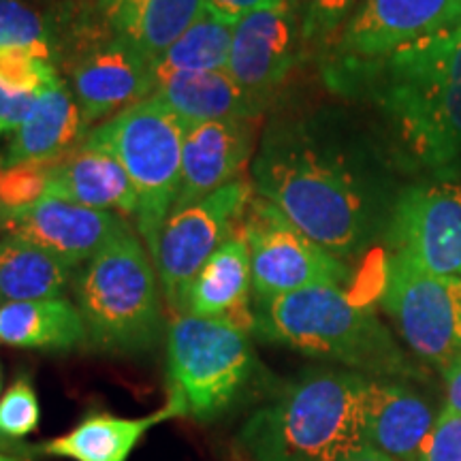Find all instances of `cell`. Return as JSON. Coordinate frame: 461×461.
<instances>
[{"mask_svg": "<svg viewBox=\"0 0 461 461\" xmlns=\"http://www.w3.org/2000/svg\"><path fill=\"white\" fill-rule=\"evenodd\" d=\"M250 182L258 197L342 261L387 235L403 188L389 154L339 112L274 118L250 163Z\"/></svg>", "mask_w": 461, "mask_h": 461, "instance_id": "cell-1", "label": "cell"}, {"mask_svg": "<svg viewBox=\"0 0 461 461\" xmlns=\"http://www.w3.org/2000/svg\"><path fill=\"white\" fill-rule=\"evenodd\" d=\"M333 90L367 96L408 157L436 173L461 163V22L367 65L325 71Z\"/></svg>", "mask_w": 461, "mask_h": 461, "instance_id": "cell-2", "label": "cell"}, {"mask_svg": "<svg viewBox=\"0 0 461 461\" xmlns=\"http://www.w3.org/2000/svg\"><path fill=\"white\" fill-rule=\"evenodd\" d=\"M367 378L305 372L246 419L238 445L250 461H348L367 447Z\"/></svg>", "mask_w": 461, "mask_h": 461, "instance_id": "cell-3", "label": "cell"}, {"mask_svg": "<svg viewBox=\"0 0 461 461\" xmlns=\"http://www.w3.org/2000/svg\"><path fill=\"white\" fill-rule=\"evenodd\" d=\"M252 312V333L267 342L338 361L370 378L417 376L387 327L342 286H310L257 299Z\"/></svg>", "mask_w": 461, "mask_h": 461, "instance_id": "cell-4", "label": "cell"}, {"mask_svg": "<svg viewBox=\"0 0 461 461\" xmlns=\"http://www.w3.org/2000/svg\"><path fill=\"white\" fill-rule=\"evenodd\" d=\"M86 344L107 355H141L165 333L163 291L146 244L135 230L105 244L73 280Z\"/></svg>", "mask_w": 461, "mask_h": 461, "instance_id": "cell-5", "label": "cell"}, {"mask_svg": "<svg viewBox=\"0 0 461 461\" xmlns=\"http://www.w3.org/2000/svg\"><path fill=\"white\" fill-rule=\"evenodd\" d=\"M258 367L248 331L227 321L180 314L167 327V403L177 417L212 423L235 411Z\"/></svg>", "mask_w": 461, "mask_h": 461, "instance_id": "cell-6", "label": "cell"}, {"mask_svg": "<svg viewBox=\"0 0 461 461\" xmlns=\"http://www.w3.org/2000/svg\"><path fill=\"white\" fill-rule=\"evenodd\" d=\"M186 124L157 99H143L92 129L82 146L112 154L137 190L135 224L149 257L158 250L182 176Z\"/></svg>", "mask_w": 461, "mask_h": 461, "instance_id": "cell-7", "label": "cell"}, {"mask_svg": "<svg viewBox=\"0 0 461 461\" xmlns=\"http://www.w3.org/2000/svg\"><path fill=\"white\" fill-rule=\"evenodd\" d=\"M383 308L419 359L445 374L461 357V276L429 274L391 255Z\"/></svg>", "mask_w": 461, "mask_h": 461, "instance_id": "cell-8", "label": "cell"}, {"mask_svg": "<svg viewBox=\"0 0 461 461\" xmlns=\"http://www.w3.org/2000/svg\"><path fill=\"white\" fill-rule=\"evenodd\" d=\"M235 233L244 238L250 252L252 291L257 299L310 286H342L350 276L342 258L310 240L278 207L257 193Z\"/></svg>", "mask_w": 461, "mask_h": 461, "instance_id": "cell-9", "label": "cell"}, {"mask_svg": "<svg viewBox=\"0 0 461 461\" xmlns=\"http://www.w3.org/2000/svg\"><path fill=\"white\" fill-rule=\"evenodd\" d=\"M252 197V182L240 177L167 218L152 261L165 302L176 316L186 314L194 278L207 258L235 233Z\"/></svg>", "mask_w": 461, "mask_h": 461, "instance_id": "cell-10", "label": "cell"}, {"mask_svg": "<svg viewBox=\"0 0 461 461\" xmlns=\"http://www.w3.org/2000/svg\"><path fill=\"white\" fill-rule=\"evenodd\" d=\"M384 240L393 255L436 276H461V169L403 186Z\"/></svg>", "mask_w": 461, "mask_h": 461, "instance_id": "cell-11", "label": "cell"}, {"mask_svg": "<svg viewBox=\"0 0 461 461\" xmlns=\"http://www.w3.org/2000/svg\"><path fill=\"white\" fill-rule=\"evenodd\" d=\"M60 65L67 68L68 88L90 126L152 96V60L112 37L107 28H95L71 39Z\"/></svg>", "mask_w": 461, "mask_h": 461, "instance_id": "cell-12", "label": "cell"}, {"mask_svg": "<svg viewBox=\"0 0 461 461\" xmlns=\"http://www.w3.org/2000/svg\"><path fill=\"white\" fill-rule=\"evenodd\" d=\"M459 22L461 0H361L327 51L325 71L367 65Z\"/></svg>", "mask_w": 461, "mask_h": 461, "instance_id": "cell-13", "label": "cell"}, {"mask_svg": "<svg viewBox=\"0 0 461 461\" xmlns=\"http://www.w3.org/2000/svg\"><path fill=\"white\" fill-rule=\"evenodd\" d=\"M303 45L288 3L255 11L233 26L227 71L263 109L302 60Z\"/></svg>", "mask_w": 461, "mask_h": 461, "instance_id": "cell-14", "label": "cell"}, {"mask_svg": "<svg viewBox=\"0 0 461 461\" xmlns=\"http://www.w3.org/2000/svg\"><path fill=\"white\" fill-rule=\"evenodd\" d=\"M129 229V221L113 212L90 210L45 194L15 212L7 224V233L31 240L73 267L88 263L103 246Z\"/></svg>", "mask_w": 461, "mask_h": 461, "instance_id": "cell-15", "label": "cell"}, {"mask_svg": "<svg viewBox=\"0 0 461 461\" xmlns=\"http://www.w3.org/2000/svg\"><path fill=\"white\" fill-rule=\"evenodd\" d=\"M257 154V120H214L186 124L182 176L173 210L240 180Z\"/></svg>", "mask_w": 461, "mask_h": 461, "instance_id": "cell-16", "label": "cell"}, {"mask_svg": "<svg viewBox=\"0 0 461 461\" xmlns=\"http://www.w3.org/2000/svg\"><path fill=\"white\" fill-rule=\"evenodd\" d=\"M75 95L62 79L39 95L31 115L14 132L3 165H54L82 146L90 132Z\"/></svg>", "mask_w": 461, "mask_h": 461, "instance_id": "cell-17", "label": "cell"}, {"mask_svg": "<svg viewBox=\"0 0 461 461\" xmlns=\"http://www.w3.org/2000/svg\"><path fill=\"white\" fill-rule=\"evenodd\" d=\"M436 414L419 393L391 378H367V447L397 461H417Z\"/></svg>", "mask_w": 461, "mask_h": 461, "instance_id": "cell-18", "label": "cell"}, {"mask_svg": "<svg viewBox=\"0 0 461 461\" xmlns=\"http://www.w3.org/2000/svg\"><path fill=\"white\" fill-rule=\"evenodd\" d=\"M45 197L105 210L120 216H135L140 199L129 173L112 154L79 146L58 163L50 165Z\"/></svg>", "mask_w": 461, "mask_h": 461, "instance_id": "cell-19", "label": "cell"}, {"mask_svg": "<svg viewBox=\"0 0 461 461\" xmlns=\"http://www.w3.org/2000/svg\"><path fill=\"white\" fill-rule=\"evenodd\" d=\"M252 269L244 238L233 233L207 258L188 291L186 314L221 319L250 333L255 312L250 308Z\"/></svg>", "mask_w": 461, "mask_h": 461, "instance_id": "cell-20", "label": "cell"}, {"mask_svg": "<svg viewBox=\"0 0 461 461\" xmlns=\"http://www.w3.org/2000/svg\"><path fill=\"white\" fill-rule=\"evenodd\" d=\"M203 11V0H103L101 20L112 37L154 62Z\"/></svg>", "mask_w": 461, "mask_h": 461, "instance_id": "cell-21", "label": "cell"}, {"mask_svg": "<svg viewBox=\"0 0 461 461\" xmlns=\"http://www.w3.org/2000/svg\"><path fill=\"white\" fill-rule=\"evenodd\" d=\"M152 99L169 107L184 124L258 120L265 112L240 88L229 71L169 75L154 84Z\"/></svg>", "mask_w": 461, "mask_h": 461, "instance_id": "cell-22", "label": "cell"}, {"mask_svg": "<svg viewBox=\"0 0 461 461\" xmlns=\"http://www.w3.org/2000/svg\"><path fill=\"white\" fill-rule=\"evenodd\" d=\"M177 414L169 403L148 417L126 419L107 412H92L65 436L45 442L39 451L50 457L71 461H129L131 453L149 429Z\"/></svg>", "mask_w": 461, "mask_h": 461, "instance_id": "cell-23", "label": "cell"}, {"mask_svg": "<svg viewBox=\"0 0 461 461\" xmlns=\"http://www.w3.org/2000/svg\"><path fill=\"white\" fill-rule=\"evenodd\" d=\"M84 342L82 312L65 295L0 305V344L65 353Z\"/></svg>", "mask_w": 461, "mask_h": 461, "instance_id": "cell-24", "label": "cell"}, {"mask_svg": "<svg viewBox=\"0 0 461 461\" xmlns=\"http://www.w3.org/2000/svg\"><path fill=\"white\" fill-rule=\"evenodd\" d=\"M73 269L31 240L5 235L0 240V305L62 297Z\"/></svg>", "mask_w": 461, "mask_h": 461, "instance_id": "cell-25", "label": "cell"}, {"mask_svg": "<svg viewBox=\"0 0 461 461\" xmlns=\"http://www.w3.org/2000/svg\"><path fill=\"white\" fill-rule=\"evenodd\" d=\"M230 41L233 26L203 11L199 20L152 62L154 84L176 73L227 71Z\"/></svg>", "mask_w": 461, "mask_h": 461, "instance_id": "cell-26", "label": "cell"}, {"mask_svg": "<svg viewBox=\"0 0 461 461\" xmlns=\"http://www.w3.org/2000/svg\"><path fill=\"white\" fill-rule=\"evenodd\" d=\"M0 50H28L58 67L62 41L54 15L26 0H0Z\"/></svg>", "mask_w": 461, "mask_h": 461, "instance_id": "cell-27", "label": "cell"}, {"mask_svg": "<svg viewBox=\"0 0 461 461\" xmlns=\"http://www.w3.org/2000/svg\"><path fill=\"white\" fill-rule=\"evenodd\" d=\"M295 15L303 51L327 54L353 15L357 0H286Z\"/></svg>", "mask_w": 461, "mask_h": 461, "instance_id": "cell-28", "label": "cell"}, {"mask_svg": "<svg viewBox=\"0 0 461 461\" xmlns=\"http://www.w3.org/2000/svg\"><path fill=\"white\" fill-rule=\"evenodd\" d=\"M62 82L51 60L28 50H0V84L14 92L41 95Z\"/></svg>", "mask_w": 461, "mask_h": 461, "instance_id": "cell-29", "label": "cell"}, {"mask_svg": "<svg viewBox=\"0 0 461 461\" xmlns=\"http://www.w3.org/2000/svg\"><path fill=\"white\" fill-rule=\"evenodd\" d=\"M41 408L31 378L20 376L0 400V434L26 438L39 428Z\"/></svg>", "mask_w": 461, "mask_h": 461, "instance_id": "cell-30", "label": "cell"}, {"mask_svg": "<svg viewBox=\"0 0 461 461\" xmlns=\"http://www.w3.org/2000/svg\"><path fill=\"white\" fill-rule=\"evenodd\" d=\"M50 165H3L0 163V199L15 212L32 205L48 188Z\"/></svg>", "mask_w": 461, "mask_h": 461, "instance_id": "cell-31", "label": "cell"}, {"mask_svg": "<svg viewBox=\"0 0 461 461\" xmlns=\"http://www.w3.org/2000/svg\"><path fill=\"white\" fill-rule=\"evenodd\" d=\"M417 461H461V412L445 408L438 414Z\"/></svg>", "mask_w": 461, "mask_h": 461, "instance_id": "cell-32", "label": "cell"}, {"mask_svg": "<svg viewBox=\"0 0 461 461\" xmlns=\"http://www.w3.org/2000/svg\"><path fill=\"white\" fill-rule=\"evenodd\" d=\"M39 95L14 92L0 84V137L15 132L37 105Z\"/></svg>", "mask_w": 461, "mask_h": 461, "instance_id": "cell-33", "label": "cell"}, {"mask_svg": "<svg viewBox=\"0 0 461 461\" xmlns=\"http://www.w3.org/2000/svg\"><path fill=\"white\" fill-rule=\"evenodd\" d=\"M203 3L207 14L235 26L241 17L255 14V11L280 7L286 0H203Z\"/></svg>", "mask_w": 461, "mask_h": 461, "instance_id": "cell-34", "label": "cell"}, {"mask_svg": "<svg viewBox=\"0 0 461 461\" xmlns=\"http://www.w3.org/2000/svg\"><path fill=\"white\" fill-rule=\"evenodd\" d=\"M447 406L448 411L461 412V357L445 372Z\"/></svg>", "mask_w": 461, "mask_h": 461, "instance_id": "cell-35", "label": "cell"}, {"mask_svg": "<svg viewBox=\"0 0 461 461\" xmlns=\"http://www.w3.org/2000/svg\"><path fill=\"white\" fill-rule=\"evenodd\" d=\"M54 7V17H73L79 14H88V11L101 9L103 0H45Z\"/></svg>", "mask_w": 461, "mask_h": 461, "instance_id": "cell-36", "label": "cell"}, {"mask_svg": "<svg viewBox=\"0 0 461 461\" xmlns=\"http://www.w3.org/2000/svg\"><path fill=\"white\" fill-rule=\"evenodd\" d=\"M348 461H397V459H393V457H389V455L376 451V448L366 447V448H361L359 453H355L353 457H350Z\"/></svg>", "mask_w": 461, "mask_h": 461, "instance_id": "cell-37", "label": "cell"}, {"mask_svg": "<svg viewBox=\"0 0 461 461\" xmlns=\"http://www.w3.org/2000/svg\"><path fill=\"white\" fill-rule=\"evenodd\" d=\"M11 216H14V212L7 210V205H5L3 199H0V230H7Z\"/></svg>", "mask_w": 461, "mask_h": 461, "instance_id": "cell-38", "label": "cell"}, {"mask_svg": "<svg viewBox=\"0 0 461 461\" xmlns=\"http://www.w3.org/2000/svg\"><path fill=\"white\" fill-rule=\"evenodd\" d=\"M0 461H17L14 457H7V455H0Z\"/></svg>", "mask_w": 461, "mask_h": 461, "instance_id": "cell-39", "label": "cell"}]
</instances>
